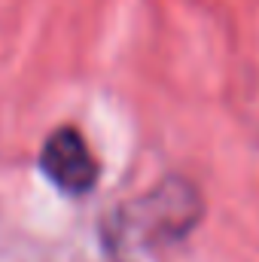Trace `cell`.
Returning <instances> with one entry per match:
<instances>
[{
	"label": "cell",
	"mask_w": 259,
	"mask_h": 262,
	"mask_svg": "<svg viewBox=\"0 0 259 262\" xmlns=\"http://www.w3.org/2000/svg\"><path fill=\"white\" fill-rule=\"evenodd\" d=\"M40 168L61 192L70 195L89 192L98 180V162L76 128H58L43 143Z\"/></svg>",
	"instance_id": "obj_1"
},
{
	"label": "cell",
	"mask_w": 259,
	"mask_h": 262,
	"mask_svg": "<svg viewBox=\"0 0 259 262\" xmlns=\"http://www.w3.org/2000/svg\"><path fill=\"white\" fill-rule=\"evenodd\" d=\"M198 210H201L198 192L183 180H171L162 189H156L149 201H143L140 207L143 235L153 241H174L198 223Z\"/></svg>",
	"instance_id": "obj_2"
}]
</instances>
